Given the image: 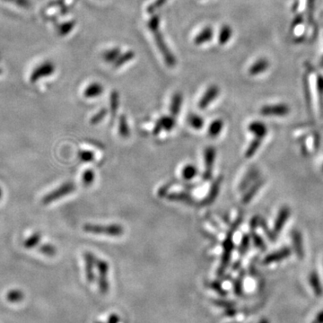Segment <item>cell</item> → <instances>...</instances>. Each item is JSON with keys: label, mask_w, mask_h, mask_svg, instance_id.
I'll use <instances>...</instances> for the list:
<instances>
[{"label": "cell", "mask_w": 323, "mask_h": 323, "mask_svg": "<svg viewBox=\"0 0 323 323\" xmlns=\"http://www.w3.org/2000/svg\"><path fill=\"white\" fill-rule=\"evenodd\" d=\"M83 230L88 234H104L112 237L120 236L124 234V228L121 225L116 224H107V225L87 224L83 226Z\"/></svg>", "instance_id": "6da1fadb"}, {"label": "cell", "mask_w": 323, "mask_h": 323, "mask_svg": "<svg viewBox=\"0 0 323 323\" xmlns=\"http://www.w3.org/2000/svg\"><path fill=\"white\" fill-rule=\"evenodd\" d=\"M153 35H154L156 46L158 47L160 52H161V54L164 58V62L166 63V65L169 68H174L175 65L177 63V60H176V58H175L174 53H172L169 47L166 44L162 33L160 31H156V32H154Z\"/></svg>", "instance_id": "7a4b0ae2"}, {"label": "cell", "mask_w": 323, "mask_h": 323, "mask_svg": "<svg viewBox=\"0 0 323 323\" xmlns=\"http://www.w3.org/2000/svg\"><path fill=\"white\" fill-rule=\"evenodd\" d=\"M75 189V184L73 182H66L63 183L59 188L52 190L50 193L47 194L42 199V204L49 205L52 202H54L58 199H61L63 197H66L70 193L74 192Z\"/></svg>", "instance_id": "3957f363"}, {"label": "cell", "mask_w": 323, "mask_h": 323, "mask_svg": "<svg viewBox=\"0 0 323 323\" xmlns=\"http://www.w3.org/2000/svg\"><path fill=\"white\" fill-rule=\"evenodd\" d=\"M96 269L98 271V286H99L100 292L106 293L109 291V280H108V274H109V264L104 259L97 260Z\"/></svg>", "instance_id": "277c9868"}, {"label": "cell", "mask_w": 323, "mask_h": 323, "mask_svg": "<svg viewBox=\"0 0 323 323\" xmlns=\"http://www.w3.org/2000/svg\"><path fill=\"white\" fill-rule=\"evenodd\" d=\"M259 112L266 117H285L290 113V107L287 104L264 105Z\"/></svg>", "instance_id": "5b68a950"}, {"label": "cell", "mask_w": 323, "mask_h": 323, "mask_svg": "<svg viewBox=\"0 0 323 323\" xmlns=\"http://www.w3.org/2000/svg\"><path fill=\"white\" fill-rule=\"evenodd\" d=\"M55 70L56 67L54 63H52L51 61H45L33 71L30 76V81L32 83H36L42 77L52 75L55 72Z\"/></svg>", "instance_id": "8992f818"}, {"label": "cell", "mask_w": 323, "mask_h": 323, "mask_svg": "<svg viewBox=\"0 0 323 323\" xmlns=\"http://www.w3.org/2000/svg\"><path fill=\"white\" fill-rule=\"evenodd\" d=\"M216 157V150L213 146H208L204 151L205 171L203 178L209 180L212 177L213 167Z\"/></svg>", "instance_id": "52a82bcc"}, {"label": "cell", "mask_w": 323, "mask_h": 323, "mask_svg": "<svg viewBox=\"0 0 323 323\" xmlns=\"http://www.w3.org/2000/svg\"><path fill=\"white\" fill-rule=\"evenodd\" d=\"M233 246H234V244H233V235H232V233H229L227 236H226V238L224 240V244H223V255H222L220 269L218 270L219 276L224 274V270L227 268L229 260L231 258V253H232V251H233Z\"/></svg>", "instance_id": "ba28073f"}, {"label": "cell", "mask_w": 323, "mask_h": 323, "mask_svg": "<svg viewBox=\"0 0 323 323\" xmlns=\"http://www.w3.org/2000/svg\"><path fill=\"white\" fill-rule=\"evenodd\" d=\"M220 94V88L218 85H212L206 90L203 96L199 100V108L200 109H206L211 105L215 100L218 97Z\"/></svg>", "instance_id": "9c48e42d"}, {"label": "cell", "mask_w": 323, "mask_h": 323, "mask_svg": "<svg viewBox=\"0 0 323 323\" xmlns=\"http://www.w3.org/2000/svg\"><path fill=\"white\" fill-rule=\"evenodd\" d=\"M176 125V120L174 116H163L161 117L154 125L153 133L158 135L162 131H171Z\"/></svg>", "instance_id": "30bf717a"}, {"label": "cell", "mask_w": 323, "mask_h": 323, "mask_svg": "<svg viewBox=\"0 0 323 323\" xmlns=\"http://www.w3.org/2000/svg\"><path fill=\"white\" fill-rule=\"evenodd\" d=\"M290 215H291V211L288 207H283L279 210L278 216L275 220V224H274L273 230H272L274 237H276L282 231L287 221L290 217Z\"/></svg>", "instance_id": "8fae6325"}, {"label": "cell", "mask_w": 323, "mask_h": 323, "mask_svg": "<svg viewBox=\"0 0 323 323\" xmlns=\"http://www.w3.org/2000/svg\"><path fill=\"white\" fill-rule=\"evenodd\" d=\"M84 260H85V275L88 282H93L95 279V268L96 267L97 259L96 257L91 252H85L84 254Z\"/></svg>", "instance_id": "7c38bea8"}, {"label": "cell", "mask_w": 323, "mask_h": 323, "mask_svg": "<svg viewBox=\"0 0 323 323\" xmlns=\"http://www.w3.org/2000/svg\"><path fill=\"white\" fill-rule=\"evenodd\" d=\"M269 66H270V63H269V60L264 59V58L258 59L249 68V75H252V76L261 75L265 71L269 70Z\"/></svg>", "instance_id": "4fadbf2b"}, {"label": "cell", "mask_w": 323, "mask_h": 323, "mask_svg": "<svg viewBox=\"0 0 323 323\" xmlns=\"http://www.w3.org/2000/svg\"><path fill=\"white\" fill-rule=\"evenodd\" d=\"M291 255V250L287 247H284L279 251H276L273 253H270L264 259V264L276 263L282 261L285 258Z\"/></svg>", "instance_id": "5bb4252c"}, {"label": "cell", "mask_w": 323, "mask_h": 323, "mask_svg": "<svg viewBox=\"0 0 323 323\" xmlns=\"http://www.w3.org/2000/svg\"><path fill=\"white\" fill-rule=\"evenodd\" d=\"M248 130L251 134L255 136V138H258L260 140H263L268 134V128L266 124H264L262 121H258V120L251 121L249 124Z\"/></svg>", "instance_id": "9a60e30c"}, {"label": "cell", "mask_w": 323, "mask_h": 323, "mask_svg": "<svg viewBox=\"0 0 323 323\" xmlns=\"http://www.w3.org/2000/svg\"><path fill=\"white\" fill-rule=\"evenodd\" d=\"M214 37V31L210 26L205 27L203 30L199 32L194 39V43L196 45L205 44L206 42L210 41Z\"/></svg>", "instance_id": "2e32d148"}, {"label": "cell", "mask_w": 323, "mask_h": 323, "mask_svg": "<svg viewBox=\"0 0 323 323\" xmlns=\"http://www.w3.org/2000/svg\"><path fill=\"white\" fill-rule=\"evenodd\" d=\"M221 179H216L214 183L212 184L211 188H210V190H209V194L208 196L203 199L202 203L201 204L203 206H209V205H211L213 202H214L215 199L217 198L218 196L219 190H220V185H221Z\"/></svg>", "instance_id": "e0dca14e"}, {"label": "cell", "mask_w": 323, "mask_h": 323, "mask_svg": "<svg viewBox=\"0 0 323 323\" xmlns=\"http://www.w3.org/2000/svg\"><path fill=\"white\" fill-rule=\"evenodd\" d=\"M182 103H183V95L179 92L175 93L174 96L172 97L171 105H170V112L172 116L176 117L177 115L179 114L181 106H182Z\"/></svg>", "instance_id": "ac0fdd59"}, {"label": "cell", "mask_w": 323, "mask_h": 323, "mask_svg": "<svg viewBox=\"0 0 323 323\" xmlns=\"http://www.w3.org/2000/svg\"><path fill=\"white\" fill-rule=\"evenodd\" d=\"M104 86L99 83H92L84 90L85 98H96L104 93Z\"/></svg>", "instance_id": "d6986e66"}, {"label": "cell", "mask_w": 323, "mask_h": 323, "mask_svg": "<svg viewBox=\"0 0 323 323\" xmlns=\"http://www.w3.org/2000/svg\"><path fill=\"white\" fill-rule=\"evenodd\" d=\"M167 198L170 200L173 201H176V202H181L186 205H193L194 200L193 198L189 195V193L186 192H174V193H171L167 196Z\"/></svg>", "instance_id": "ffe728a7"}, {"label": "cell", "mask_w": 323, "mask_h": 323, "mask_svg": "<svg viewBox=\"0 0 323 323\" xmlns=\"http://www.w3.org/2000/svg\"><path fill=\"white\" fill-rule=\"evenodd\" d=\"M224 121L222 119H216L213 120L209 125V130H208L209 137L212 139L217 138L224 129Z\"/></svg>", "instance_id": "44dd1931"}, {"label": "cell", "mask_w": 323, "mask_h": 323, "mask_svg": "<svg viewBox=\"0 0 323 323\" xmlns=\"http://www.w3.org/2000/svg\"><path fill=\"white\" fill-rule=\"evenodd\" d=\"M233 36V29L230 25H224L221 27L218 35V42L220 45H225Z\"/></svg>", "instance_id": "7402d4cb"}, {"label": "cell", "mask_w": 323, "mask_h": 323, "mask_svg": "<svg viewBox=\"0 0 323 323\" xmlns=\"http://www.w3.org/2000/svg\"><path fill=\"white\" fill-rule=\"evenodd\" d=\"M119 105V95L117 91H112L109 97V110H110V116L111 119H114L118 112Z\"/></svg>", "instance_id": "603a6c76"}, {"label": "cell", "mask_w": 323, "mask_h": 323, "mask_svg": "<svg viewBox=\"0 0 323 323\" xmlns=\"http://www.w3.org/2000/svg\"><path fill=\"white\" fill-rule=\"evenodd\" d=\"M309 281H310V285H311L312 288L314 291V293H316L317 296H321L323 294V287H322V284H321V281L319 279L317 272L313 271V272L310 274Z\"/></svg>", "instance_id": "cb8c5ba5"}, {"label": "cell", "mask_w": 323, "mask_h": 323, "mask_svg": "<svg viewBox=\"0 0 323 323\" xmlns=\"http://www.w3.org/2000/svg\"><path fill=\"white\" fill-rule=\"evenodd\" d=\"M119 134L123 139H128L130 135L128 119L125 115H121L119 119Z\"/></svg>", "instance_id": "d4e9b609"}, {"label": "cell", "mask_w": 323, "mask_h": 323, "mask_svg": "<svg viewBox=\"0 0 323 323\" xmlns=\"http://www.w3.org/2000/svg\"><path fill=\"white\" fill-rule=\"evenodd\" d=\"M188 123L192 129L199 130L204 127L205 121L201 116L196 113H191L188 117Z\"/></svg>", "instance_id": "484cf974"}, {"label": "cell", "mask_w": 323, "mask_h": 323, "mask_svg": "<svg viewBox=\"0 0 323 323\" xmlns=\"http://www.w3.org/2000/svg\"><path fill=\"white\" fill-rule=\"evenodd\" d=\"M121 54L119 48H112L107 50L103 53V60L107 63H114Z\"/></svg>", "instance_id": "4316f807"}, {"label": "cell", "mask_w": 323, "mask_h": 323, "mask_svg": "<svg viewBox=\"0 0 323 323\" xmlns=\"http://www.w3.org/2000/svg\"><path fill=\"white\" fill-rule=\"evenodd\" d=\"M135 58V52L132 50H129L126 51L123 54H120L119 58L115 61L113 68L114 69H119L120 67H122L123 65L128 63L129 61L133 60Z\"/></svg>", "instance_id": "83f0119b"}, {"label": "cell", "mask_w": 323, "mask_h": 323, "mask_svg": "<svg viewBox=\"0 0 323 323\" xmlns=\"http://www.w3.org/2000/svg\"><path fill=\"white\" fill-rule=\"evenodd\" d=\"M198 175V169L193 164H186L181 171V176L185 180H190Z\"/></svg>", "instance_id": "f1b7e54d"}, {"label": "cell", "mask_w": 323, "mask_h": 323, "mask_svg": "<svg viewBox=\"0 0 323 323\" xmlns=\"http://www.w3.org/2000/svg\"><path fill=\"white\" fill-rule=\"evenodd\" d=\"M75 25H76V23H75V20L69 21V22L61 24L58 27L59 35H61V36H66V35H69L70 32H72L73 29L75 28Z\"/></svg>", "instance_id": "f546056e"}, {"label": "cell", "mask_w": 323, "mask_h": 323, "mask_svg": "<svg viewBox=\"0 0 323 323\" xmlns=\"http://www.w3.org/2000/svg\"><path fill=\"white\" fill-rule=\"evenodd\" d=\"M261 142H262V140L260 139H258V138H255L251 144L249 145L248 148H247V151L245 153V156L247 158H250L251 156H253L254 154H256V152L258 151V148L260 147L261 145Z\"/></svg>", "instance_id": "4dcf8cb0"}, {"label": "cell", "mask_w": 323, "mask_h": 323, "mask_svg": "<svg viewBox=\"0 0 323 323\" xmlns=\"http://www.w3.org/2000/svg\"><path fill=\"white\" fill-rule=\"evenodd\" d=\"M25 298V294L24 293L20 291V290H11L10 292H8L6 294V299L10 302V303H19L22 300Z\"/></svg>", "instance_id": "1f68e13d"}, {"label": "cell", "mask_w": 323, "mask_h": 323, "mask_svg": "<svg viewBox=\"0 0 323 323\" xmlns=\"http://www.w3.org/2000/svg\"><path fill=\"white\" fill-rule=\"evenodd\" d=\"M41 235L40 233H35V234L31 235L30 237L26 239L24 243V246L26 249H33L36 247L38 244H40Z\"/></svg>", "instance_id": "d6a6232c"}, {"label": "cell", "mask_w": 323, "mask_h": 323, "mask_svg": "<svg viewBox=\"0 0 323 323\" xmlns=\"http://www.w3.org/2000/svg\"><path fill=\"white\" fill-rule=\"evenodd\" d=\"M95 179V173L93 170H85L84 174L82 175V182L85 187H88L90 185L94 183Z\"/></svg>", "instance_id": "836d02e7"}, {"label": "cell", "mask_w": 323, "mask_h": 323, "mask_svg": "<svg viewBox=\"0 0 323 323\" xmlns=\"http://www.w3.org/2000/svg\"><path fill=\"white\" fill-rule=\"evenodd\" d=\"M160 23H161V17L159 15H154L151 16L148 22H147V27L150 32L154 34V32L159 31Z\"/></svg>", "instance_id": "e575fe53"}, {"label": "cell", "mask_w": 323, "mask_h": 323, "mask_svg": "<svg viewBox=\"0 0 323 323\" xmlns=\"http://www.w3.org/2000/svg\"><path fill=\"white\" fill-rule=\"evenodd\" d=\"M78 157L84 163H91L95 160V154L89 150H81L78 152Z\"/></svg>", "instance_id": "d590c367"}, {"label": "cell", "mask_w": 323, "mask_h": 323, "mask_svg": "<svg viewBox=\"0 0 323 323\" xmlns=\"http://www.w3.org/2000/svg\"><path fill=\"white\" fill-rule=\"evenodd\" d=\"M107 115V109L105 108H103V109H100L98 110L96 113H95L91 119H90V123L92 125H97L99 124L100 122L105 119V116Z\"/></svg>", "instance_id": "8d00e7d4"}, {"label": "cell", "mask_w": 323, "mask_h": 323, "mask_svg": "<svg viewBox=\"0 0 323 323\" xmlns=\"http://www.w3.org/2000/svg\"><path fill=\"white\" fill-rule=\"evenodd\" d=\"M292 239H293V246H294L296 252L298 255H302L303 254V244H302L301 235L299 234V233L295 232L294 234H293Z\"/></svg>", "instance_id": "74e56055"}, {"label": "cell", "mask_w": 323, "mask_h": 323, "mask_svg": "<svg viewBox=\"0 0 323 323\" xmlns=\"http://www.w3.org/2000/svg\"><path fill=\"white\" fill-rule=\"evenodd\" d=\"M39 251L40 253L44 254L46 256H49V257H52L54 256L57 251H56V248L52 244H43L40 246V249H39Z\"/></svg>", "instance_id": "f35d334b"}, {"label": "cell", "mask_w": 323, "mask_h": 323, "mask_svg": "<svg viewBox=\"0 0 323 323\" xmlns=\"http://www.w3.org/2000/svg\"><path fill=\"white\" fill-rule=\"evenodd\" d=\"M167 1H168V0H155V1L153 2L151 5L147 6L146 12H147L148 14H150V15L154 14L155 11L158 10V9H160L164 4H166Z\"/></svg>", "instance_id": "ab89813d"}, {"label": "cell", "mask_w": 323, "mask_h": 323, "mask_svg": "<svg viewBox=\"0 0 323 323\" xmlns=\"http://www.w3.org/2000/svg\"><path fill=\"white\" fill-rule=\"evenodd\" d=\"M260 187V183L256 184L255 186H253L251 189L249 190L248 193L246 194L244 197V199H243V202L244 204H247L250 202V200L253 198L255 196V193L258 191V189H259Z\"/></svg>", "instance_id": "60d3db41"}, {"label": "cell", "mask_w": 323, "mask_h": 323, "mask_svg": "<svg viewBox=\"0 0 323 323\" xmlns=\"http://www.w3.org/2000/svg\"><path fill=\"white\" fill-rule=\"evenodd\" d=\"M5 2H9L12 4H15L18 6L24 7V8H29L31 6L30 0H3Z\"/></svg>", "instance_id": "b9f144b4"}, {"label": "cell", "mask_w": 323, "mask_h": 323, "mask_svg": "<svg viewBox=\"0 0 323 323\" xmlns=\"http://www.w3.org/2000/svg\"><path fill=\"white\" fill-rule=\"evenodd\" d=\"M211 287H212V288L215 290L217 293H223V294L225 293H224V290H223L222 287H221V286H220L218 283H216V282H213V283L211 284Z\"/></svg>", "instance_id": "7bdbcfd3"}, {"label": "cell", "mask_w": 323, "mask_h": 323, "mask_svg": "<svg viewBox=\"0 0 323 323\" xmlns=\"http://www.w3.org/2000/svg\"><path fill=\"white\" fill-rule=\"evenodd\" d=\"M317 85H318V90L321 95H323V76L318 75V80H317Z\"/></svg>", "instance_id": "ee69618b"}, {"label": "cell", "mask_w": 323, "mask_h": 323, "mask_svg": "<svg viewBox=\"0 0 323 323\" xmlns=\"http://www.w3.org/2000/svg\"><path fill=\"white\" fill-rule=\"evenodd\" d=\"M119 318L118 317V315L116 314H112L110 315V317L109 318V322L108 323H119Z\"/></svg>", "instance_id": "f6af8a7d"}, {"label": "cell", "mask_w": 323, "mask_h": 323, "mask_svg": "<svg viewBox=\"0 0 323 323\" xmlns=\"http://www.w3.org/2000/svg\"><path fill=\"white\" fill-rule=\"evenodd\" d=\"M313 323H323V312L320 313Z\"/></svg>", "instance_id": "bcb514c9"}, {"label": "cell", "mask_w": 323, "mask_h": 323, "mask_svg": "<svg viewBox=\"0 0 323 323\" xmlns=\"http://www.w3.org/2000/svg\"><path fill=\"white\" fill-rule=\"evenodd\" d=\"M2 193H3V192H2V189L0 188V199L2 198Z\"/></svg>", "instance_id": "7dc6e473"}, {"label": "cell", "mask_w": 323, "mask_h": 323, "mask_svg": "<svg viewBox=\"0 0 323 323\" xmlns=\"http://www.w3.org/2000/svg\"><path fill=\"white\" fill-rule=\"evenodd\" d=\"M268 323L267 321H265V320H263V321H261V322H260V323Z\"/></svg>", "instance_id": "c3c4849f"}, {"label": "cell", "mask_w": 323, "mask_h": 323, "mask_svg": "<svg viewBox=\"0 0 323 323\" xmlns=\"http://www.w3.org/2000/svg\"><path fill=\"white\" fill-rule=\"evenodd\" d=\"M322 171H323V166H322Z\"/></svg>", "instance_id": "681fc988"}, {"label": "cell", "mask_w": 323, "mask_h": 323, "mask_svg": "<svg viewBox=\"0 0 323 323\" xmlns=\"http://www.w3.org/2000/svg\"><path fill=\"white\" fill-rule=\"evenodd\" d=\"M322 66H323V61H322Z\"/></svg>", "instance_id": "f907efd6"}, {"label": "cell", "mask_w": 323, "mask_h": 323, "mask_svg": "<svg viewBox=\"0 0 323 323\" xmlns=\"http://www.w3.org/2000/svg\"><path fill=\"white\" fill-rule=\"evenodd\" d=\"M0 74H1V70H0Z\"/></svg>", "instance_id": "816d5d0a"}, {"label": "cell", "mask_w": 323, "mask_h": 323, "mask_svg": "<svg viewBox=\"0 0 323 323\" xmlns=\"http://www.w3.org/2000/svg\"></svg>", "instance_id": "f5cc1de1"}]
</instances>
